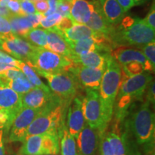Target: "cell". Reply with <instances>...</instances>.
<instances>
[{
	"label": "cell",
	"instance_id": "cell-1",
	"mask_svg": "<svg viewBox=\"0 0 155 155\" xmlns=\"http://www.w3.org/2000/svg\"><path fill=\"white\" fill-rule=\"evenodd\" d=\"M154 29L139 17H124L119 25L114 26L108 35L116 45H135L141 47L154 42Z\"/></svg>",
	"mask_w": 155,
	"mask_h": 155
},
{
	"label": "cell",
	"instance_id": "cell-2",
	"mask_svg": "<svg viewBox=\"0 0 155 155\" xmlns=\"http://www.w3.org/2000/svg\"><path fill=\"white\" fill-rule=\"evenodd\" d=\"M68 104L55 95L47 106L40 110L27 131L26 137L35 134H55L61 137L65 128V108Z\"/></svg>",
	"mask_w": 155,
	"mask_h": 155
},
{
	"label": "cell",
	"instance_id": "cell-3",
	"mask_svg": "<svg viewBox=\"0 0 155 155\" xmlns=\"http://www.w3.org/2000/svg\"><path fill=\"white\" fill-rule=\"evenodd\" d=\"M121 83V67L110 54L99 87V96L107 127L112 119L114 104Z\"/></svg>",
	"mask_w": 155,
	"mask_h": 155
},
{
	"label": "cell",
	"instance_id": "cell-4",
	"mask_svg": "<svg viewBox=\"0 0 155 155\" xmlns=\"http://www.w3.org/2000/svg\"><path fill=\"white\" fill-rule=\"evenodd\" d=\"M150 104L147 101L143 103L134 112L130 120L131 129L139 145L147 146L154 144L155 119Z\"/></svg>",
	"mask_w": 155,
	"mask_h": 155
},
{
	"label": "cell",
	"instance_id": "cell-5",
	"mask_svg": "<svg viewBox=\"0 0 155 155\" xmlns=\"http://www.w3.org/2000/svg\"><path fill=\"white\" fill-rule=\"evenodd\" d=\"M25 63L36 73H49L68 71L73 65L72 60L69 58L40 47H36L33 54Z\"/></svg>",
	"mask_w": 155,
	"mask_h": 155
},
{
	"label": "cell",
	"instance_id": "cell-6",
	"mask_svg": "<svg viewBox=\"0 0 155 155\" xmlns=\"http://www.w3.org/2000/svg\"><path fill=\"white\" fill-rule=\"evenodd\" d=\"M44 77L49 84L50 90L60 99L70 105L76 96L78 89L80 86L75 78L68 71L58 73H37Z\"/></svg>",
	"mask_w": 155,
	"mask_h": 155
},
{
	"label": "cell",
	"instance_id": "cell-7",
	"mask_svg": "<svg viewBox=\"0 0 155 155\" xmlns=\"http://www.w3.org/2000/svg\"><path fill=\"white\" fill-rule=\"evenodd\" d=\"M82 109L85 121L99 133L106 131V126L99 93L93 89H86V95L82 100Z\"/></svg>",
	"mask_w": 155,
	"mask_h": 155
},
{
	"label": "cell",
	"instance_id": "cell-8",
	"mask_svg": "<svg viewBox=\"0 0 155 155\" xmlns=\"http://www.w3.org/2000/svg\"><path fill=\"white\" fill-rule=\"evenodd\" d=\"M152 80V74L147 71L129 77L121 69V83L116 97L127 96L133 102L142 100L147 86Z\"/></svg>",
	"mask_w": 155,
	"mask_h": 155
},
{
	"label": "cell",
	"instance_id": "cell-9",
	"mask_svg": "<svg viewBox=\"0 0 155 155\" xmlns=\"http://www.w3.org/2000/svg\"><path fill=\"white\" fill-rule=\"evenodd\" d=\"M41 109L22 107L15 116L9 131V140L11 142H23L29 127Z\"/></svg>",
	"mask_w": 155,
	"mask_h": 155
},
{
	"label": "cell",
	"instance_id": "cell-10",
	"mask_svg": "<svg viewBox=\"0 0 155 155\" xmlns=\"http://www.w3.org/2000/svg\"><path fill=\"white\" fill-rule=\"evenodd\" d=\"M104 71L105 70L91 68L73 63L68 71L73 75L80 87L98 91L99 90Z\"/></svg>",
	"mask_w": 155,
	"mask_h": 155
},
{
	"label": "cell",
	"instance_id": "cell-11",
	"mask_svg": "<svg viewBox=\"0 0 155 155\" xmlns=\"http://www.w3.org/2000/svg\"><path fill=\"white\" fill-rule=\"evenodd\" d=\"M77 152L78 155H96L99 144V132L85 124L77 137Z\"/></svg>",
	"mask_w": 155,
	"mask_h": 155
},
{
	"label": "cell",
	"instance_id": "cell-12",
	"mask_svg": "<svg viewBox=\"0 0 155 155\" xmlns=\"http://www.w3.org/2000/svg\"><path fill=\"white\" fill-rule=\"evenodd\" d=\"M35 48L36 46L15 36L9 40H3L1 50L9 53L19 61L26 63L33 54Z\"/></svg>",
	"mask_w": 155,
	"mask_h": 155
},
{
	"label": "cell",
	"instance_id": "cell-13",
	"mask_svg": "<svg viewBox=\"0 0 155 155\" xmlns=\"http://www.w3.org/2000/svg\"><path fill=\"white\" fill-rule=\"evenodd\" d=\"M54 97L55 94L50 89L35 87L22 95V107L42 109L51 102Z\"/></svg>",
	"mask_w": 155,
	"mask_h": 155
},
{
	"label": "cell",
	"instance_id": "cell-14",
	"mask_svg": "<svg viewBox=\"0 0 155 155\" xmlns=\"http://www.w3.org/2000/svg\"><path fill=\"white\" fill-rule=\"evenodd\" d=\"M111 55L121 66L132 62H137L144 65L145 71H154L142 52L139 50L134 48H126L121 46L119 48H116L115 50H112Z\"/></svg>",
	"mask_w": 155,
	"mask_h": 155
},
{
	"label": "cell",
	"instance_id": "cell-15",
	"mask_svg": "<svg viewBox=\"0 0 155 155\" xmlns=\"http://www.w3.org/2000/svg\"><path fill=\"white\" fill-rule=\"evenodd\" d=\"M85 124L86 121L83 113L82 100L78 97H75L68 108L67 129L74 138H77Z\"/></svg>",
	"mask_w": 155,
	"mask_h": 155
},
{
	"label": "cell",
	"instance_id": "cell-16",
	"mask_svg": "<svg viewBox=\"0 0 155 155\" xmlns=\"http://www.w3.org/2000/svg\"><path fill=\"white\" fill-rule=\"evenodd\" d=\"M94 4L110 25L116 26L121 23L124 12L117 0H98Z\"/></svg>",
	"mask_w": 155,
	"mask_h": 155
},
{
	"label": "cell",
	"instance_id": "cell-17",
	"mask_svg": "<svg viewBox=\"0 0 155 155\" xmlns=\"http://www.w3.org/2000/svg\"><path fill=\"white\" fill-rule=\"evenodd\" d=\"M111 53H100L98 51L90 52L78 55H72L70 59L73 63L82 66L99 70H105L108 57Z\"/></svg>",
	"mask_w": 155,
	"mask_h": 155
},
{
	"label": "cell",
	"instance_id": "cell-18",
	"mask_svg": "<svg viewBox=\"0 0 155 155\" xmlns=\"http://www.w3.org/2000/svg\"><path fill=\"white\" fill-rule=\"evenodd\" d=\"M94 10V2L86 0H73L70 18L74 24L86 25Z\"/></svg>",
	"mask_w": 155,
	"mask_h": 155
},
{
	"label": "cell",
	"instance_id": "cell-19",
	"mask_svg": "<svg viewBox=\"0 0 155 155\" xmlns=\"http://www.w3.org/2000/svg\"><path fill=\"white\" fill-rule=\"evenodd\" d=\"M22 108V95L11 89L0 78V110L19 111Z\"/></svg>",
	"mask_w": 155,
	"mask_h": 155
},
{
	"label": "cell",
	"instance_id": "cell-20",
	"mask_svg": "<svg viewBox=\"0 0 155 155\" xmlns=\"http://www.w3.org/2000/svg\"><path fill=\"white\" fill-rule=\"evenodd\" d=\"M47 30V48L46 49L63 56L70 58L71 50L61 32L56 27Z\"/></svg>",
	"mask_w": 155,
	"mask_h": 155
},
{
	"label": "cell",
	"instance_id": "cell-21",
	"mask_svg": "<svg viewBox=\"0 0 155 155\" xmlns=\"http://www.w3.org/2000/svg\"><path fill=\"white\" fill-rule=\"evenodd\" d=\"M61 32L67 42L79 41L87 38H94L98 35L87 25L80 24H74L70 28Z\"/></svg>",
	"mask_w": 155,
	"mask_h": 155
},
{
	"label": "cell",
	"instance_id": "cell-22",
	"mask_svg": "<svg viewBox=\"0 0 155 155\" xmlns=\"http://www.w3.org/2000/svg\"><path fill=\"white\" fill-rule=\"evenodd\" d=\"M97 35L94 38H87L85 40H79V41L67 42L69 45L70 50H71V56L78 55L94 51L103 53L101 48L97 42Z\"/></svg>",
	"mask_w": 155,
	"mask_h": 155
},
{
	"label": "cell",
	"instance_id": "cell-23",
	"mask_svg": "<svg viewBox=\"0 0 155 155\" xmlns=\"http://www.w3.org/2000/svg\"><path fill=\"white\" fill-rule=\"evenodd\" d=\"M86 25L91 29L92 30H94V32H97V33L104 35L108 37L112 32L114 28L113 25H110L106 21V19L103 16L101 11L95 5L94 10L93 11L91 17L90 19L86 23Z\"/></svg>",
	"mask_w": 155,
	"mask_h": 155
},
{
	"label": "cell",
	"instance_id": "cell-24",
	"mask_svg": "<svg viewBox=\"0 0 155 155\" xmlns=\"http://www.w3.org/2000/svg\"><path fill=\"white\" fill-rule=\"evenodd\" d=\"M44 134L30 135L25 137L21 147V155H42Z\"/></svg>",
	"mask_w": 155,
	"mask_h": 155
},
{
	"label": "cell",
	"instance_id": "cell-25",
	"mask_svg": "<svg viewBox=\"0 0 155 155\" xmlns=\"http://www.w3.org/2000/svg\"><path fill=\"white\" fill-rule=\"evenodd\" d=\"M7 19L10 23L12 30L15 36H22L25 38L29 31L33 28L27 15L23 16L11 14Z\"/></svg>",
	"mask_w": 155,
	"mask_h": 155
},
{
	"label": "cell",
	"instance_id": "cell-26",
	"mask_svg": "<svg viewBox=\"0 0 155 155\" xmlns=\"http://www.w3.org/2000/svg\"><path fill=\"white\" fill-rule=\"evenodd\" d=\"M118 124L115 126V129L106 133V137L111 145L114 155H127V146L125 140V136L121 137L119 133Z\"/></svg>",
	"mask_w": 155,
	"mask_h": 155
},
{
	"label": "cell",
	"instance_id": "cell-27",
	"mask_svg": "<svg viewBox=\"0 0 155 155\" xmlns=\"http://www.w3.org/2000/svg\"><path fill=\"white\" fill-rule=\"evenodd\" d=\"M15 67L17 68L19 70L23 73V74L25 75L27 79L32 83L35 87L38 88H43V89H50L49 87L46 86L42 81L40 80L39 78L38 73L35 71L34 69H32L30 65L25 63V62L19 60H17L16 63H15Z\"/></svg>",
	"mask_w": 155,
	"mask_h": 155
},
{
	"label": "cell",
	"instance_id": "cell-28",
	"mask_svg": "<svg viewBox=\"0 0 155 155\" xmlns=\"http://www.w3.org/2000/svg\"><path fill=\"white\" fill-rule=\"evenodd\" d=\"M61 155H78L75 138L69 133L67 127L63 129L61 136Z\"/></svg>",
	"mask_w": 155,
	"mask_h": 155
},
{
	"label": "cell",
	"instance_id": "cell-29",
	"mask_svg": "<svg viewBox=\"0 0 155 155\" xmlns=\"http://www.w3.org/2000/svg\"><path fill=\"white\" fill-rule=\"evenodd\" d=\"M60 137L55 134H45L42 140V155L59 154Z\"/></svg>",
	"mask_w": 155,
	"mask_h": 155
},
{
	"label": "cell",
	"instance_id": "cell-30",
	"mask_svg": "<svg viewBox=\"0 0 155 155\" xmlns=\"http://www.w3.org/2000/svg\"><path fill=\"white\" fill-rule=\"evenodd\" d=\"M28 42L36 47L47 48V30L38 28H32L25 36Z\"/></svg>",
	"mask_w": 155,
	"mask_h": 155
},
{
	"label": "cell",
	"instance_id": "cell-31",
	"mask_svg": "<svg viewBox=\"0 0 155 155\" xmlns=\"http://www.w3.org/2000/svg\"><path fill=\"white\" fill-rule=\"evenodd\" d=\"M3 82L6 83V85L11 89H12L13 91H15V92L20 95L26 94L31 89L35 88L33 85L27 79L25 75L17 78L14 80L3 81Z\"/></svg>",
	"mask_w": 155,
	"mask_h": 155
},
{
	"label": "cell",
	"instance_id": "cell-32",
	"mask_svg": "<svg viewBox=\"0 0 155 155\" xmlns=\"http://www.w3.org/2000/svg\"><path fill=\"white\" fill-rule=\"evenodd\" d=\"M19 111L0 110V130L5 134L9 133L15 116Z\"/></svg>",
	"mask_w": 155,
	"mask_h": 155
},
{
	"label": "cell",
	"instance_id": "cell-33",
	"mask_svg": "<svg viewBox=\"0 0 155 155\" xmlns=\"http://www.w3.org/2000/svg\"><path fill=\"white\" fill-rule=\"evenodd\" d=\"M62 19H63V17L56 12L53 14L42 17L40 21V26L46 30H49L50 28L58 26V25L61 22Z\"/></svg>",
	"mask_w": 155,
	"mask_h": 155
},
{
	"label": "cell",
	"instance_id": "cell-34",
	"mask_svg": "<svg viewBox=\"0 0 155 155\" xmlns=\"http://www.w3.org/2000/svg\"><path fill=\"white\" fill-rule=\"evenodd\" d=\"M15 35L13 33L10 23L7 17L0 16V39L7 40L13 38Z\"/></svg>",
	"mask_w": 155,
	"mask_h": 155
},
{
	"label": "cell",
	"instance_id": "cell-35",
	"mask_svg": "<svg viewBox=\"0 0 155 155\" xmlns=\"http://www.w3.org/2000/svg\"><path fill=\"white\" fill-rule=\"evenodd\" d=\"M121 67L124 73L129 77L139 74V73L145 71L144 65L141 63H137V62H132V63L126 64Z\"/></svg>",
	"mask_w": 155,
	"mask_h": 155
},
{
	"label": "cell",
	"instance_id": "cell-36",
	"mask_svg": "<svg viewBox=\"0 0 155 155\" xmlns=\"http://www.w3.org/2000/svg\"><path fill=\"white\" fill-rule=\"evenodd\" d=\"M141 52L144 54L147 60L154 70L155 68V42H152L140 47Z\"/></svg>",
	"mask_w": 155,
	"mask_h": 155
},
{
	"label": "cell",
	"instance_id": "cell-37",
	"mask_svg": "<svg viewBox=\"0 0 155 155\" xmlns=\"http://www.w3.org/2000/svg\"><path fill=\"white\" fill-rule=\"evenodd\" d=\"M73 0H58L57 12L63 17H69Z\"/></svg>",
	"mask_w": 155,
	"mask_h": 155
},
{
	"label": "cell",
	"instance_id": "cell-38",
	"mask_svg": "<svg viewBox=\"0 0 155 155\" xmlns=\"http://www.w3.org/2000/svg\"><path fill=\"white\" fill-rule=\"evenodd\" d=\"M24 74L20 70L17 68H12L8 69L7 71H4L0 74V78L2 81H7L10 80H14L17 78L24 76Z\"/></svg>",
	"mask_w": 155,
	"mask_h": 155
},
{
	"label": "cell",
	"instance_id": "cell-39",
	"mask_svg": "<svg viewBox=\"0 0 155 155\" xmlns=\"http://www.w3.org/2000/svg\"><path fill=\"white\" fill-rule=\"evenodd\" d=\"M106 131L99 133L101 155H114L111 145L106 137Z\"/></svg>",
	"mask_w": 155,
	"mask_h": 155
},
{
	"label": "cell",
	"instance_id": "cell-40",
	"mask_svg": "<svg viewBox=\"0 0 155 155\" xmlns=\"http://www.w3.org/2000/svg\"><path fill=\"white\" fill-rule=\"evenodd\" d=\"M19 2L20 5L21 14L23 16L32 15L37 12L34 2L31 0H19Z\"/></svg>",
	"mask_w": 155,
	"mask_h": 155
},
{
	"label": "cell",
	"instance_id": "cell-41",
	"mask_svg": "<svg viewBox=\"0 0 155 155\" xmlns=\"http://www.w3.org/2000/svg\"><path fill=\"white\" fill-rule=\"evenodd\" d=\"M146 101L150 104H154L155 93H154V81L152 80L147 88Z\"/></svg>",
	"mask_w": 155,
	"mask_h": 155
},
{
	"label": "cell",
	"instance_id": "cell-42",
	"mask_svg": "<svg viewBox=\"0 0 155 155\" xmlns=\"http://www.w3.org/2000/svg\"><path fill=\"white\" fill-rule=\"evenodd\" d=\"M7 7L12 14L22 15V14H21V8L19 0H11V1H9L7 3Z\"/></svg>",
	"mask_w": 155,
	"mask_h": 155
},
{
	"label": "cell",
	"instance_id": "cell-43",
	"mask_svg": "<svg viewBox=\"0 0 155 155\" xmlns=\"http://www.w3.org/2000/svg\"><path fill=\"white\" fill-rule=\"evenodd\" d=\"M28 18L30 22H31V24L32 25V28H38L40 26V23L41 19L43 17V15L41 14V13H39V12H36L35 14L32 15H27Z\"/></svg>",
	"mask_w": 155,
	"mask_h": 155
},
{
	"label": "cell",
	"instance_id": "cell-44",
	"mask_svg": "<svg viewBox=\"0 0 155 155\" xmlns=\"http://www.w3.org/2000/svg\"><path fill=\"white\" fill-rule=\"evenodd\" d=\"M144 22H146L147 25L155 30V9H154V3L151 7V9L147 15V16L144 19Z\"/></svg>",
	"mask_w": 155,
	"mask_h": 155
},
{
	"label": "cell",
	"instance_id": "cell-45",
	"mask_svg": "<svg viewBox=\"0 0 155 155\" xmlns=\"http://www.w3.org/2000/svg\"><path fill=\"white\" fill-rule=\"evenodd\" d=\"M37 12L44 14L48 9V4L47 0H40L33 2Z\"/></svg>",
	"mask_w": 155,
	"mask_h": 155
},
{
	"label": "cell",
	"instance_id": "cell-46",
	"mask_svg": "<svg viewBox=\"0 0 155 155\" xmlns=\"http://www.w3.org/2000/svg\"><path fill=\"white\" fill-rule=\"evenodd\" d=\"M73 25H74V23L73 22L71 18H69V17H63L61 22L58 25V26H56V28L59 30L63 31L72 27Z\"/></svg>",
	"mask_w": 155,
	"mask_h": 155
},
{
	"label": "cell",
	"instance_id": "cell-47",
	"mask_svg": "<svg viewBox=\"0 0 155 155\" xmlns=\"http://www.w3.org/2000/svg\"><path fill=\"white\" fill-rule=\"evenodd\" d=\"M117 2H119L120 6H121L124 13L127 12L129 9L136 5L134 0H117Z\"/></svg>",
	"mask_w": 155,
	"mask_h": 155
},
{
	"label": "cell",
	"instance_id": "cell-48",
	"mask_svg": "<svg viewBox=\"0 0 155 155\" xmlns=\"http://www.w3.org/2000/svg\"><path fill=\"white\" fill-rule=\"evenodd\" d=\"M48 9L44 13L43 16H48V15L53 14L57 12V5L58 0H48Z\"/></svg>",
	"mask_w": 155,
	"mask_h": 155
},
{
	"label": "cell",
	"instance_id": "cell-49",
	"mask_svg": "<svg viewBox=\"0 0 155 155\" xmlns=\"http://www.w3.org/2000/svg\"><path fill=\"white\" fill-rule=\"evenodd\" d=\"M17 60L15 58H12L11 56H9L3 52L0 51V63H4L9 64V65H14L15 67V63H16Z\"/></svg>",
	"mask_w": 155,
	"mask_h": 155
},
{
	"label": "cell",
	"instance_id": "cell-50",
	"mask_svg": "<svg viewBox=\"0 0 155 155\" xmlns=\"http://www.w3.org/2000/svg\"><path fill=\"white\" fill-rule=\"evenodd\" d=\"M11 14H12V13L10 12V11L9 10L7 7H3L0 6V16L5 17L7 18Z\"/></svg>",
	"mask_w": 155,
	"mask_h": 155
},
{
	"label": "cell",
	"instance_id": "cell-51",
	"mask_svg": "<svg viewBox=\"0 0 155 155\" xmlns=\"http://www.w3.org/2000/svg\"><path fill=\"white\" fill-rule=\"evenodd\" d=\"M12 68H16V67H15L14 65H9V64L0 63V74H1L2 73H3L4 71H7V70L8 69Z\"/></svg>",
	"mask_w": 155,
	"mask_h": 155
},
{
	"label": "cell",
	"instance_id": "cell-52",
	"mask_svg": "<svg viewBox=\"0 0 155 155\" xmlns=\"http://www.w3.org/2000/svg\"><path fill=\"white\" fill-rule=\"evenodd\" d=\"M3 131L0 130V155H5V147L3 142Z\"/></svg>",
	"mask_w": 155,
	"mask_h": 155
},
{
	"label": "cell",
	"instance_id": "cell-53",
	"mask_svg": "<svg viewBox=\"0 0 155 155\" xmlns=\"http://www.w3.org/2000/svg\"><path fill=\"white\" fill-rule=\"evenodd\" d=\"M11 0H0V6L3 7H7V3Z\"/></svg>",
	"mask_w": 155,
	"mask_h": 155
},
{
	"label": "cell",
	"instance_id": "cell-54",
	"mask_svg": "<svg viewBox=\"0 0 155 155\" xmlns=\"http://www.w3.org/2000/svg\"><path fill=\"white\" fill-rule=\"evenodd\" d=\"M134 1L136 5H140V4L145 2L147 1V0H134Z\"/></svg>",
	"mask_w": 155,
	"mask_h": 155
},
{
	"label": "cell",
	"instance_id": "cell-55",
	"mask_svg": "<svg viewBox=\"0 0 155 155\" xmlns=\"http://www.w3.org/2000/svg\"><path fill=\"white\" fill-rule=\"evenodd\" d=\"M2 41H3V40H2L1 39H0V50H1V47H2Z\"/></svg>",
	"mask_w": 155,
	"mask_h": 155
},
{
	"label": "cell",
	"instance_id": "cell-56",
	"mask_svg": "<svg viewBox=\"0 0 155 155\" xmlns=\"http://www.w3.org/2000/svg\"><path fill=\"white\" fill-rule=\"evenodd\" d=\"M31 1H32V2H36V1H40V0H31Z\"/></svg>",
	"mask_w": 155,
	"mask_h": 155
},
{
	"label": "cell",
	"instance_id": "cell-57",
	"mask_svg": "<svg viewBox=\"0 0 155 155\" xmlns=\"http://www.w3.org/2000/svg\"><path fill=\"white\" fill-rule=\"evenodd\" d=\"M131 155H139V154H137V153H135V154H131Z\"/></svg>",
	"mask_w": 155,
	"mask_h": 155
},
{
	"label": "cell",
	"instance_id": "cell-58",
	"mask_svg": "<svg viewBox=\"0 0 155 155\" xmlns=\"http://www.w3.org/2000/svg\"><path fill=\"white\" fill-rule=\"evenodd\" d=\"M44 155H58V154H44Z\"/></svg>",
	"mask_w": 155,
	"mask_h": 155
}]
</instances>
